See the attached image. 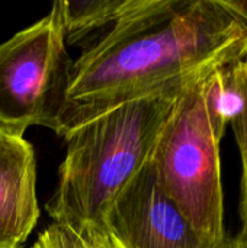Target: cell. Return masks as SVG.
I'll return each instance as SVG.
<instances>
[{
	"instance_id": "cell-3",
	"label": "cell",
	"mask_w": 247,
	"mask_h": 248,
	"mask_svg": "<svg viewBox=\"0 0 247 248\" xmlns=\"http://www.w3.org/2000/svg\"><path fill=\"white\" fill-rule=\"evenodd\" d=\"M220 67L181 92L148 160L163 192L213 247L227 237L220 142L230 122L215 93Z\"/></svg>"
},
{
	"instance_id": "cell-5",
	"label": "cell",
	"mask_w": 247,
	"mask_h": 248,
	"mask_svg": "<svg viewBox=\"0 0 247 248\" xmlns=\"http://www.w3.org/2000/svg\"><path fill=\"white\" fill-rule=\"evenodd\" d=\"M103 224L121 248H214L163 192L150 161L116 195Z\"/></svg>"
},
{
	"instance_id": "cell-6",
	"label": "cell",
	"mask_w": 247,
	"mask_h": 248,
	"mask_svg": "<svg viewBox=\"0 0 247 248\" xmlns=\"http://www.w3.org/2000/svg\"><path fill=\"white\" fill-rule=\"evenodd\" d=\"M38 219L35 150L0 132V248H23Z\"/></svg>"
},
{
	"instance_id": "cell-4",
	"label": "cell",
	"mask_w": 247,
	"mask_h": 248,
	"mask_svg": "<svg viewBox=\"0 0 247 248\" xmlns=\"http://www.w3.org/2000/svg\"><path fill=\"white\" fill-rule=\"evenodd\" d=\"M73 64L57 0L45 17L0 44V132L23 137L38 125L57 134Z\"/></svg>"
},
{
	"instance_id": "cell-2",
	"label": "cell",
	"mask_w": 247,
	"mask_h": 248,
	"mask_svg": "<svg viewBox=\"0 0 247 248\" xmlns=\"http://www.w3.org/2000/svg\"><path fill=\"white\" fill-rule=\"evenodd\" d=\"M179 93L128 102L64 137L67 153L45 205L52 224L103 227L116 195L150 160Z\"/></svg>"
},
{
	"instance_id": "cell-12",
	"label": "cell",
	"mask_w": 247,
	"mask_h": 248,
	"mask_svg": "<svg viewBox=\"0 0 247 248\" xmlns=\"http://www.w3.org/2000/svg\"><path fill=\"white\" fill-rule=\"evenodd\" d=\"M243 57L247 60V42H246V46H245V51H243Z\"/></svg>"
},
{
	"instance_id": "cell-11",
	"label": "cell",
	"mask_w": 247,
	"mask_h": 248,
	"mask_svg": "<svg viewBox=\"0 0 247 248\" xmlns=\"http://www.w3.org/2000/svg\"><path fill=\"white\" fill-rule=\"evenodd\" d=\"M214 248H247V235L237 232L234 237H226L220 244Z\"/></svg>"
},
{
	"instance_id": "cell-9",
	"label": "cell",
	"mask_w": 247,
	"mask_h": 248,
	"mask_svg": "<svg viewBox=\"0 0 247 248\" xmlns=\"http://www.w3.org/2000/svg\"><path fill=\"white\" fill-rule=\"evenodd\" d=\"M31 248H121L103 227H84L74 230L51 224Z\"/></svg>"
},
{
	"instance_id": "cell-1",
	"label": "cell",
	"mask_w": 247,
	"mask_h": 248,
	"mask_svg": "<svg viewBox=\"0 0 247 248\" xmlns=\"http://www.w3.org/2000/svg\"><path fill=\"white\" fill-rule=\"evenodd\" d=\"M246 42L223 0H143L74 60L57 135L128 102L179 93L239 60Z\"/></svg>"
},
{
	"instance_id": "cell-7",
	"label": "cell",
	"mask_w": 247,
	"mask_h": 248,
	"mask_svg": "<svg viewBox=\"0 0 247 248\" xmlns=\"http://www.w3.org/2000/svg\"><path fill=\"white\" fill-rule=\"evenodd\" d=\"M143 0H61L66 42L74 44L96 29L135 10Z\"/></svg>"
},
{
	"instance_id": "cell-10",
	"label": "cell",
	"mask_w": 247,
	"mask_h": 248,
	"mask_svg": "<svg viewBox=\"0 0 247 248\" xmlns=\"http://www.w3.org/2000/svg\"><path fill=\"white\" fill-rule=\"evenodd\" d=\"M226 7L240 20L247 31V0H223Z\"/></svg>"
},
{
	"instance_id": "cell-8",
	"label": "cell",
	"mask_w": 247,
	"mask_h": 248,
	"mask_svg": "<svg viewBox=\"0 0 247 248\" xmlns=\"http://www.w3.org/2000/svg\"><path fill=\"white\" fill-rule=\"evenodd\" d=\"M234 81L242 94V108L231 119V126L236 144L242 160V179H240V205L239 214L242 228L239 232L247 235V60L242 55L230 65Z\"/></svg>"
}]
</instances>
